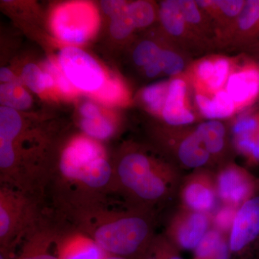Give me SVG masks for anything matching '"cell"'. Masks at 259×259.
<instances>
[{
	"mask_svg": "<svg viewBox=\"0 0 259 259\" xmlns=\"http://www.w3.org/2000/svg\"><path fill=\"white\" fill-rule=\"evenodd\" d=\"M113 182L114 167L103 148L92 139L79 137L63 151L46 190L51 188L59 214L66 217L106 203L107 194H113Z\"/></svg>",
	"mask_w": 259,
	"mask_h": 259,
	"instance_id": "obj_1",
	"label": "cell"
},
{
	"mask_svg": "<svg viewBox=\"0 0 259 259\" xmlns=\"http://www.w3.org/2000/svg\"><path fill=\"white\" fill-rule=\"evenodd\" d=\"M66 218L109 255L137 259L153 241L149 221L136 211L113 210L102 204Z\"/></svg>",
	"mask_w": 259,
	"mask_h": 259,
	"instance_id": "obj_2",
	"label": "cell"
},
{
	"mask_svg": "<svg viewBox=\"0 0 259 259\" xmlns=\"http://www.w3.org/2000/svg\"><path fill=\"white\" fill-rule=\"evenodd\" d=\"M113 167V193L144 203L164 199L173 180L169 166L141 152L127 153Z\"/></svg>",
	"mask_w": 259,
	"mask_h": 259,
	"instance_id": "obj_3",
	"label": "cell"
},
{
	"mask_svg": "<svg viewBox=\"0 0 259 259\" xmlns=\"http://www.w3.org/2000/svg\"><path fill=\"white\" fill-rule=\"evenodd\" d=\"M41 197L27 194L8 185L0 187V250L14 253L25 236L44 214Z\"/></svg>",
	"mask_w": 259,
	"mask_h": 259,
	"instance_id": "obj_4",
	"label": "cell"
},
{
	"mask_svg": "<svg viewBox=\"0 0 259 259\" xmlns=\"http://www.w3.org/2000/svg\"><path fill=\"white\" fill-rule=\"evenodd\" d=\"M52 25L56 35L61 40L71 44H82L96 30V10L85 3L64 5L56 10Z\"/></svg>",
	"mask_w": 259,
	"mask_h": 259,
	"instance_id": "obj_5",
	"label": "cell"
},
{
	"mask_svg": "<svg viewBox=\"0 0 259 259\" xmlns=\"http://www.w3.org/2000/svg\"><path fill=\"white\" fill-rule=\"evenodd\" d=\"M259 239V195H253L242 204L235 216L228 244L230 257L255 259L249 250Z\"/></svg>",
	"mask_w": 259,
	"mask_h": 259,
	"instance_id": "obj_6",
	"label": "cell"
},
{
	"mask_svg": "<svg viewBox=\"0 0 259 259\" xmlns=\"http://www.w3.org/2000/svg\"><path fill=\"white\" fill-rule=\"evenodd\" d=\"M59 63L68 79L80 90L97 91L105 82V74L100 65L78 48H64L59 54Z\"/></svg>",
	"mask_w": 259,
	"mask_h": 259,
	"instance_id": "obj_7",
	"label": "cell"
},
{
	"mask_svg": "<svg viewBox=\"0 0 259 259\" xmlns=\"http://www.w3.org/2000/svg\"><path fill=\"white\" fill-rule=\"evenodd\" d=\"M259 42V0H246L231 26L218 36L216 47L246 50Z\"/></svg>",
	"mask_w": 259,
	"mask_h": 259,
	"instance_id": "obj_8",
	"label": "cell"
},
{
	"mask_svg": "<svg viewBox=\"0 0 259 259\" xmlns=\"http://www.w3.org/2000/svg\"><path fill=\"white\" fill-rule=\"evenodd\" d=\"M232 62V68L225 90L236 105V112L249 107L259 97V69L247 56L241 64Z\"/></svg>",
	"mask_w": 259,
	"mask_h": 259,
	"instance_id": "obj_9",
	"label": "cell"
},
{
	"mask_svg": "<svg viewBox=\"0 0 259 259\" xmlns=\"http://www.w3.org/2000/svg\"><path fill=\"white\" fill-rule=\"evenodd\" d=\"M158 15L165 32L180 50L190 52L209 49L208 46L199 38L186 23L177 0L161 2Z\"/></svg>",
	"mask_w": 259,
	"mask_h": 259,
	"instance_id": "obj_10",
	"label": "cell"
},
{
	"mask_svg": "<svg viewBox=\"0 0 259 259\" xmlns=\"http://www.w3.org/2000/svg\"><path fill=\"white\" fill-rule=\"evenodd\" d=\"M59 226L42 218L20 243V251L12 259H59L56 240Z\"/></svg>",
	"mask_w": 259,
	"mask_h": 259,
	"instance_id": "obj_11",
	"label": "cell"
},
{
	"mask_svg": "<svg viewBox=\"0 0 259 259\" xmlns=\"http://www.w3.org/2000/svg\"><path fill=\"white\" fill-rule=\"evenodd\" d=\"M56 253L59 259H105L108 255L93 238L73 226L69 229L59 226Z\"/></svg>",
	"mask_w": 259,
	"mask_h": 259,
	"instance_id": "obj_12",
	"label": "cell"
},
{
	"mask_svg": "<svg viewBox=\"0 0 259 259\" xmlns=\"http://www.w3.org/2000/svg\"><path fill=\"white\" fill-rule=\"evenodd\" d=\"M253 183L248 174L236 165L226 166L218 175L216 190L228 206H241L253 195Z\"/></svg>",
	"mask_w": 259,
	"mask_h": 259,
	"instance_id": "obj_13",
	"label": "cell"
},
{
	"mask_svg": "<svg viewBox=\"0 0 259 259\" xmlns=\"http://www.w3.org/2000/svg\"><path fill=\"white\" fill-rule=\"evenodd\" d=\"M209 221L206 213L189 211L174 223L171 239L177 248L194 250L209 231Z\"/></svg>",
	"mask_w": 259,
	"mask_h": 259,
	"instance_id": "obj_14",
	"label": "cell"
},
{
	"mask_svg": "<svg viewBox=\"0 0 259 259\" xmlns=\"http://www.w3.org/2000/svg\"><path fill=\"white\" fill-rule=\"evenodd\" d=\"M187 82L182 76L169 81L168 95L162 117L167 125L182 127L195 121V115L187 106Z\"/></svg>",
	"mask_w": 259,
	"mask_h": 259,
	"instance_id": "obj_15",
	"label": "cell"
},
{
	"mask_svg": "<svg viewBox=\"0 0 259 259\" xmlns=\"http://www.w3.org/2000/svg\"><path fill=\"white\" fill-rule=\"evenodd\" d=\"M216 193L212 182L205 175H195L186 183L182 190V200L194 212L206 213L215 204Z\"/></svg>",
	"mask_w": 259,
	"mask_h": 259,
	"instance_id": "obj_16",
	"label": "cell"
},
{
	"mask_svg": "<svg viewBox=\"0 0 259 259\" xmlns=\"http://www.w3.org/2000/svg\"><path fill=\"white\" fill-rule=\"evenodd\" d=\"M245 1V0H196V3L212 22L217 32L218 38L220 34L222 33L234 23L235 20L244 8Z\"/></svg>",
	"mask_w": 259,
	"mask_h": 259,
	"instance_id": "obj_17",
	"label": "cell"
},
{
	"mask_svg": "<svg viewBox=\"0 0 259 259\" xmlns=\"http://www.w3.org/2000/svg\"><path fill=\"white\" fill-rule=\"evenodd\" d=\"M181 13L190 30L209 48L216 47L217 32L208 17L193 0H177Z\"/></svg>",
	"mask_w": 259,
	"mask_h": 259,
	"instance_id": "obj_18",
	"label": "cell"
},
{
	"mask_svg": "<svg viewBox=\"0 0 259 259\" xmlns=\"http://www.w3.org/2000/svg\"><path fill=\"white\" fill-rule=\"evenodd\" d=\"M175 146L177 158L182 164L189 168H199L210 159V154L204 147L194 130L184 131Z\"/></svg>",
	"mask_w": 259,
	"mask_h": 259,
	"instance_id": "obj_19",
	"label": "cell"
},
{
	"mask_svg": "<svg viewBox=\"0 0 259 259\" xmlns=\"http://www.w3.org/2000/svg\"><path fill=\"white\" fill-rule=\"evenodd\" d=\"M195 102L199 113L209 120L228 118L236 112L234 102L225 90L214 94L212 98L196 93Z\"/></svg>",
	"mask_w": 259,
	"mask_h": 259,
	"instance_id": "obj_20",
	"label": "cell"
},
{
	"mask_svg": "<svg viewBox=\"0 0 259 259\" xmlns=\"http://www.w3.org/2000/svg\"><path fill=\"white\" fill-rule=\"evenodd\" d=\"M194 131L211 156L222 153L226 139V129L223 122L216 120L206 121Z\"/></svg>",
	"mask_w": 259,
	"mask_h": 259,
	"instance_id": "obj_21",
	"label": "cell"
},
{
	"mask_svg": "<svg viewBox=\"0 0 259 259\" xmlns=\"http://www.w3.org/2000/svg\"><path fill=\"white\" fill-rule=\"evenodd\" d=\"M228 241L218 230H209L194 250L193 259H229Z\"/></svg>",
	"mask_w": 259,
	"mask_h": 259,
	"instance_id": "obj_22",
	"label": "cell"
},
{
	"mask_svg": "<svg viewBox=\"0 0 259 259\" xmlns=\"http://www.w3.org/2000/svg\"><path fill=\"white\" fill-rule=\"evenodd\" d=\"M23 81L2 83L0 86V102L5 107L15 110H25L30 106L32 99L23 88Z\"/></svg>",
	"mask_w": 259,
	"mask_h": 259,
	"instance_id": "obj_23",
	"label": "cell"
},
{
	"mask_svg": "<svg viewBox=\"0 0 259 259\" xmlns=\"http://www.w3.org/2000/svg\"><path fill=\"white\" fill-rule=\"evenodd\" d=\"M184 51L177 47L162 49L161 64L162 71L171 76H182L188 68Z\"/></svg>",
	"mask_w": 259,
	"mask_h": 259,
	"instance_id": "obj_24",
	"label": "cell"
},
{
	"mask_svg": "<svg viewBox=\"0 0 259 259\" xmlns=\"http://www.w3.org/2000/svg\"><path fill=\"white\" fill-rule=\"evenodd\" d=\"M233 60L226 56H214V71L212 78L207 83L204 95L208 96L223 90L226 86L232 68Z\"/></svg>",
	"mask_w": 259,
	"mask_h": 259,
	"instance_id": "obj_25",
	"label": "cell"
},
{
	"mask_svg": "<svg viewBox=\"0 0 259 259\" xmlns=\"http://www.w3.org/2000/svg\"><path fill=\"white\" fill-rule=\"evenodd\" d=\"M169 81H161L149 85L144 89L142 99L148 108L154 114L162 115L167 95Z\"/></svg>",
	"mask_w": 259,
	"mask_h": 259,
	"instance_id": "obj_26",
	"label": "cell"
},
{
	"mask_svg": "<svg viewBox=\"0 0 259 259\" xmlns=\"http://www.w3.org/2000/svg\"><path fill=\"white\" fill-rule=\"evenodd\" d=\"M22 120L16 110L3 106L0 108V140L13 141L21 132Z\"/></svg>",
	"mask_w": 259,
	"mask_h": 259,
	"instance_id": "obj_27",
	"label": "cell"
},
{
	"mask_svg": "<svg viewBox=\"0 0 259 259\" xmlns=\"http://www.w3.org/2000/svg\"><path fill=\"white\" fill-rule=\"evenodd\" d=\"M127 13L135 28H145L154 21V8L147 1H136L128 4Z\"/></svg>",
	"mask_w": 259,
	"mask_h": 259,
	"instance_id": "obj_28",
	"label": "cell"
},
{
	"mask_svg": "<svg viewBox=\"0 0 259 259\" xmlns=\"http://www.w3.org/2000/svg\"><path fill=\"white\" fill-rule=\"evenodd\" d=\"M161 51L162 48L156 42L144 40L140 42L134 50L133 58L135 64L144 69L150 65L161 63Z\"/></svg>",
	"mask_w": 259,
	"mask_h": 259,
	"instance_id": "obj_29",
	"label": "cell"
},
{
	"mask_svg": "<svg viewBox=\"0 0 259 259\" xmlns=\"http://www.w3.org/2000/svg\"><path fill=\"white\" fill-rule=\"evenodd\" d=\"M81 127L90 137L98 140L108 139L114 132L113 126L102 116L93 120L83 118L81 122Z\"/></svg>",
	"mask_w": 259,
	"mask_h": 259,
	"instance_id": "obj_30",
	"label": "cell"
},
{
	"mask_svg": "<svg viewBox=\"0 0 259 259\" xmlns=\"http://www.w3.org/2000/svg\"><path fill=\"white\" fill-rule=\"evenodd\" d=\"M97 91L95 95L97 98L107 103L122 102L127 98V93L123 85L115 79L105 81Z\"/></svg>",
	"mask_w": 259,
	"mask_h": 259,
	"instance_id": "obj_31",
	"label": "cell"
},
{
	"mask_svg": "<svg viewBox=\"0 0 259 259\" xmlns=\"http://www.w3.org/2000/svg\"><path fill=\"white\" fill-rule=\"evenodd\" d=\"M22 81L35 93H41L47 89L46 72H42L36 65L27 64L22 71Z\"/></svg>",
	"mask_w": 259,
	"mask_h": 259,
	"instance_id": "obj_32",
	"label": "cell"
},
{
	"mask_svg": "<svg viewBox=\"0 0 259 259\" xmlns=\"http://www.w3.org/2000/svg\"><path fill=\"white\" fill-rule=\"evenodd\" d=\"M127 8L122 13L111 18L110 32L112 36L119 40L128 37L135 29L127 15Z\"/></svg>",
	"mask_w": 259,
	"mask_h": 259,
	"instance_id": "obj_33",
	"label": "cell"
},
{
	"mask_svg": "<svg viewBox=\"0 0 259 259\" xmlns=\"http://www.w3.org/2000/svg\"><path fill=\"white\" fill-rule=\"evenodd\" d=\"M151 247L158 259H183L177 253L176 248L163 241H152Z\"/></svg>",
	"mask_w": 259,
	"mask_h": 259,
	"instance_id": "obj_34",
	"label": "cell"
},
{
	"mask_svg": "<svg viewBox=\"0 0 259 259\" xmlns=\"http://www.w3.org/2000/svg\"><path fill=\"white\" fill-rule=\"evenodd\" d=\"M236 212V207L232 206H227L221 209L215 217V223L218 228L223 231L231 230Z\"/></svg>",
	"mask_w": 259,
	"mask_h": 259,
	"instance_id": "obj_35",
	"label": "cell"
},
{
	"mask_svg": "<svg viewBox=\"0 0 259 259\" xmlns=\"http://www.w3.org/2000/svg\"><path fill=\"white\" fill-rule=\"evenodd\" d=\"M47 69L48 71H50L51 76L56 78V83H57L58 86L63 93H70L73 91L72 86L70 83L71 81L68 79L66 75L60 72V71L52 63H47Z\"/></svg>",
	"mask_w": 259,
	"mask_h": 259,
	"instance_id": "obj_36",
	"label": "cell"
},
{
	"mask_svg": "<svg viewBox=\"0 0 259 259\" xmlns=\"http://www.w3.org/2000/svg\"><path fill=\"white\" fill-rule=\"evenodd\" d=\"M127 5L125 2L118 0H107L101 3L102 10L111 18L122 13L127 8Z\"/></svg>",
	"mask_w": 259,
	"mask_h": 259,
	"instance_id": "obj_37",
	"label": "cell"
},
{
	"mask_svg": "<svg viewBox=\"0 0 259 259\" xmlns=\"http://www.w3.org/2000/svg\"><path fill=\"white\" fill-rule=\"evenodd\" d=\"M80 112L84 119H89V120H93L102 116L97 107L90 102L83 104L80 109Z\"/></svg>",
	"mask_w": 259,
	"mask_h": 259,
	"instance_id": "obj_38",
	"label": "cell"
},
{
	"mask_svg": "<svg viewBox=\"0 0 259 259\" xmlns=\"http://www.w3.org/2000/svg\"><path fill=\"white\" fill-rule=\"evenodd\" d=\"M0 80L2 83L15 82L20 81V78L16 76L7 68H2L0 70Z\"/></svg>",
	"mask_w": 259,
	"mask_h": 259,
	"instance_id": "obj_39",
	"label": "cell"
},
{
	"mask_svg": "<svg viewBox=\"0 0 259 259\" xmlns=\"http://www.w3.org/2000/svg\"><path fill=\"white\" fill-rule=\"evenodd\" d=\"M245 51L247 52L248 57H250V59L256 64L259 69V42L248 48Z\"/></svg>",
	"mask_w": 259,
	"mask_h": 259,
	"instance_id": "obj_40",
	"label": "cell"
},
{
	"mask_svg": "<svg viewBox=\"0 0 259 259\" xmlns=\"http://www.w3.org/2000/svg\"><path fill=\"white\" fill-rule=\"evenodd\" d=\"M105 259H128L125 257L118 256V255H107Z\"/></svg>",
	"mask_w": 259,
	"mask_h": 259,
	"instance_id": "obj_41",
	"label": "cell"
},
{
	"mask_svg": "<svg viewBox=\"0 0 259 259\" xmlns=\"http://www.w3.org/2000/svg\"><path fill=\"white\" fill-rule=\"evenodd\" d=\"M255 259H259V255L258 257H257V258H255Z\"/></svg>",
	"mask_w": 259,
	"mask_h": 259,
	"instance_id": "obj_42",
	"label": "cell"
}]
</instances>
